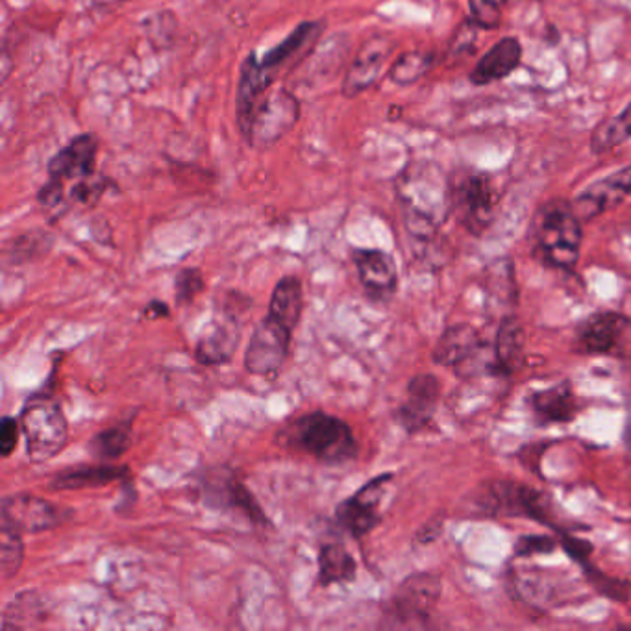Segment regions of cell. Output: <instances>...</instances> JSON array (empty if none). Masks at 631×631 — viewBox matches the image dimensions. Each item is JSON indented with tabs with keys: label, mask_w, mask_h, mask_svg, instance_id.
I'll use <instances>...</instances> for the list:
<instances>
[{
	"label": "cell",
	"mask_w": 631,
	"mask_h": 631,
	"mask_svg": "<svg viewBox=\"0 0 631 631\" xmlns=\"http://www.w3.org/2000/svg\"><path fill=\"white\" fill-rule=\"evenodd\" d=\"M406 230L417 241H430L452 212L451 180L428 165H412L399 176Z\"/></svg>",
	"instance_id": "1"
},
{
	"label": "cell",
	"mask_w": 631,
	"mask_h": 631,
	"mask_svg": "<svg viewBox=\"0 0 631 631\" xmlns=\"http://www.w3.org/2000/svg\"><path fill=\"white\" fill-rule=\"evenodd\" d=\"M276 441L289 451L304 452L326 465H344L357 457L351 426L336 415L312 412L283 426Z\"/></svg>",
	"instance_id": "2"
},
{
	"label": "cell",
	"mask_w": 631,
	"mask_h": 631,
	"mask_svg": "<svg viewBox=\"0 0 631 631\" xmlns=\"http://www.w3.org/2000/svg\"><path fill=\"white\" fill-rule=\"evenodd\" d=\"M581 225L572 202L551 201L539 207L531 226L539 257L554 269L575 270L583 243Z\"/></svg>",
	"instance_id": "3"
},
{
	"label": "cell",
	"mask_w": 631,
	"mask_h": 631,
	"mask_svg": "<svg viewBox=\"0 0 631 631\" xmlns=\"http://www.w3.org/2000/svg\"><path fill=\"white\" fill-rule=\"evenodd\" d=\"M99 154V139L93 134H81L49 162V181L39 189L38 201L47 212H56L65 204V188L91 180Z\"/></svg>",
	"instance_id": "4"
},
{
	"label": "cell",
	"mask_w": 631,
	"mask_h": 631,
	"mask_svg": "<svg viewBox=\"0 0 631 631\" xmlns=\"http://www.w3.org/2000/svg\"><path fill=\"white\" fill-rule=\"evenodd\" d=\"M501 199L499 184L488 173L465 171L451 180L452 213L472 236H483L491 228Z\"/></svg>",
	"instance_id": "5"
},
{
	"label": "cell",
	"mask_w": 631,
	"mask_h": 631,
	"mask_svg": "<svg viewBox=\"0 0 631 631\" xmlns=\"http://www.w3.org/2000/svg\"><path fill=\"white\" fill-rule=\"evenodd\" d=\"M21 431L26 439V456L34 463L56 457L70 438L62 407L49 399L28 402L21 412Z\"/></svg>",
	"instance_id": "6"
},
{
	"label": "cell",
	"mask_w": 631,
	"mask_h": 631,
	"mask_svg": "<svg viewBox=\"0 0 631 631\" xmlns=\"http://www.w3.org/2000/svg\"><path fill=\"white\" fill-rule=\"evenodd\" d=\"M441 578L431 572H417L402 581L389 601L388 619L391 626L425 628L430 624L433 609L441 598Z\"/></svg>",
	"instance_id": "7"
},
{
	"label": "cell",
	"mask_w": 631,
	"mask_h": 631,
	"mask_svg": "<svg viewBox=\"0 0 631 631\" xmlns=\"http://www.w3.org/2000/svg\"><path fill=\"white\" fill-rule=\"evenodd\" d=\"M301 117V104L291 91L270 89L257 108L251 126L244 134L247 141L257 151H267L275 147L286 134L293 130V126Z\"/></svg>",
	"instance_id": "8"
},
{
	"label": "cell",
	"mask_w": 631,
	"mask_h": 631,
	"mask_svg": "<svg viewBox=\"0 0 631 631\" xmlns=\"http://www.w3.org/2000/svg\"><path fill=\"white\" fill-rule=\"evenodd\" d=\"M480 491L478 504L481 512L551 522V502L538 489L517 481H496Z\"/></svg>",
	"instance_id": "9"
},
{
	"label": "cell",
	"mask_w": 631,
	"mask_h": 631,
	"mask_svg": "<svg viewBox=\"0 0 631 631\" xmlns=\"http://www.w3.org/2000/svg\"><path fill=\"white\" fill-rule=\"evenodd\" d=\"M393 475H380L367 481L356 493L336 507V520L352 538L362 539L381 522V502Z\"/></svg>",
	"instance_id": "10"
},
{
	"label": "cell",
	"mask_w": 631,
	"mask_h": 631,
	"mask_svg": "<svg viewBox=\"0 0 631 631\" xmlns=\"http://www.w3.org/2000/svg\"><path fill=\"white\" fill-rule=\"evenodd\" d=\"M293 331L281 326L270 315L263 317L254 328L249 349L244 352V367L256 376H276L288 359Z\"/></svg>",
	"instance_id": "11"
},
{
	"label": "cell",
	"mask_w": 631,
	"mask_h": 631,
	"mask_svg": "<svg viewBox=\"0 0 631 631\" xmlns=\"http://www.w3.org/2000/svg\"><path fill=\"white\" fill-rule=\"evenodd\" d=\"M65 513L34 494H12L0 504V525L20 533H41L62 525Z\"/></svg>",
	"instance_id": "12"
},
{
	"label": "cell",
	"mask_w": 631,
	"mask_h": 631,
	"mask_svg": "<svg viewBox=\"0 0 631 631\" xmlns=\"http://www.w3.org/2000/svg\"><path fill=\"white\" fill-rule=\"evenodd\" d=\"M630 199L631 165H626L622 169L615 171L611 175L604 176L583 189L572 201V207L581 223H589L604 213L617 210L620 204H624Z\"/></svg>",
	"instance_id": "13"
},
{
	"label": "cell",
	"mask_w": 631,
	"mask_h": 631,
	"mask_svg": "<svg viewBox=\"0 0 631 631\" xmlns=\"http://www.w3.org/2000/svg\"><path fill=\"white\" fill-rule=\"evenodd\" d=\"M441 401V381L438 376L417 375L407 383L406 401L402 402L394 419L407 431L419 433L430 425Z\"/></svg>",
	"instance_id": "14"
},
{
	"label": "cell",
	"mask_w": 631,
	"mask_h": 631,
	"mask_svg": "<svg viewBox=\"0 0 631 631\" xmlns=\"http://www.w3.org/2000/svg\"><path fill=\"white\" fill-rule=\"evenodd\" d=\"M393 52V41L388 36H373L359 47L351 70L344 76V97H357L380 78L381 71L386 67L389 56Z\"/></svg>",
	"instance_id": "15"
},
{
	"label": "cell",
	"mask_w": 631,
	"mask_h": 631,
	"mask_svg": "<svg viewBox=\"0 0 631 631\" xmlns=\"http://www.w3.org/2000/svg\"><path fill=\"white\" fill-rule=\"evenodd\" d=\"M354 265L363 288L375 301L388 302L396 293L399 269L391 254L378 249H357Z\"/></svg>",
	"instance_id": "16"
},
{
	"label": "cell",
	"mask_w": 631,
	"mask_h": 631,
	"mask_svg": "<svg viewBox=\"0 0 631 631\" xmlns=\"http://www.w3.org/2000/svg\"><path fill=\"white\" fill-rule=\"evenodd\" d=\"M239 344V315L220 310L219 315L202 330L194 346V357L202 365H225Z\"/></svg>",
	"instance_id": "17"
},
{
	"label": "cell",
	"mask_w": 631,
	"mask_h": 631,
	"mask_svg": "<svg viewBox=\"0 0 631 631\" xmlns=\"http://www.w3.org/2000/svg\"><path fill=\"white\" fill-rule=\"evenodd\" d=\"M273 84L275 80H270L269 75L263 71L256 52H251L244 58L241 71H239L238 94H236V119L243 136L249 130L252 117L263 99L273 89Z\"/></svg>",
	"instance_id": "18"
},
{
	"label": "cell",
	"mask_w": 631,
	"mask_h": 631,
	"mask_svg": "<svg viewBox=\"0 0 631 631\" xmlns=\"http://www.w3.org/2000/svg\"><path fill=\"white\" fill-rule=\"evenodd\" d=\"M630 319L619 312H596L581 320L576 341L588 354H609L619 344Z\"/></svg>",
	"instance_id": "19"
},
{
	"label": "cell",
	"mask_w": 631,
	"mask_h": 631,
	"mask_svg": "<svg viewBox=\"0 0 631 631\" xmlns=\"http://www.w3.org/2000/svg\"><path fill=\"white\" fill-rule=\"evenodd\" d=\"M528 406L539 426L569 425L580 412L570 381L531 393Z\"/></svg>",
	"instance_id": "20"
},
{
	"label": "cell",
	"mask_w": 631,
	"mask_h": 631,
	"mask_svg": "<svg viewBox=\"0 0 631 631\" xmlns=\"http://www.w3.org/2000/svg\"><path fill=\"white\" fill-rule=\"evenodd\" d=\"M481 352L480 331L467 323L452 325L443 331L433 349V362L441 367H467Z\"/></svg>",
	"instance_id": "21"
},
{
	"label": "cell",
	"mask_w": 631,
	"mask_h": 631,
	"mask_svg": "<svg viewBox=\"0 0 631 631\" xmlns=\"http://www.w3.org/2000/svg\"><path fill=\"white\" fill-rule=\"evenodd\" d=\"M522 60V45L517 38H504L494 43L475 70L470 71L469 80L475 86H489L494 81L506 80L507 76L517 71Z\"/></svg>",
	"instance_id": "22"
},
{
	"label": "cell",
	"mask_w": 631,
	"mask_h": 631,
	"mask_svg": "<svg viewBox=\"0 0 631 631\" xmlns=\"http://www.w3.org/2000/svg\"><path fill=\"white\" fill-rule=\"evenodd\" d=\"M525 330L517 317L507 315L501 320L496 339H494V373L496 375H515L525 363Z\"/></svg>",
	"instance_id": "23"
},
{
	"label": "cell",
	"mask_w": 631,
	"mask_h": 631,
	"mask_svg": "<svg viewBox=\"0 0 631 631\" xmlns=\"http://www.w3.org/2000/svg\"><path fill=\"white\" fill-rule=\"evenodd\" d=\"M126 467L115 465H78L58 472L51 480L52 491H78V489L102 488L112 481L128 478Z\"/></svg>",
	"instance_id": "24"
},
{
	"label": "cell",
	"mask_w": 631,
	"mask_h": 631,
	"mask_svg": "<svg viewBox=\"0 0 631 631\" xmlns=\"http://www.w3.org/2000/svg\"><path fill=\"white\" fill-rule=\"evenodd\" d=\"M320 31H323V23L320 21L302 23L280 45H276L273 51L267 52L260 62H262L263 71L269 75L270 80L276 81V78L280 76L281 67L288 65L289 62H293L296 54L304 47L312 45L315 39L319 38Z\"/></svg>",
	"instance_id": "25"
},
{
	"label": "cell",
	"mask_w": 631,
	"mask_h": 631,
	"mask_svg": "<svg viewBox=\"0 0 631 631\" xmlns=\"http://www.w3.org/2000/svg\"><path fill=\"white\" fill-rule=\"evenodd\" d=\"M302 307H304V293H302L301 278L299 276L281 278L270 296L267 315L293 331L301 320Z\"/></svg>",
	"instance_id": "26"
},
{
	"label": "cell",
	"mask_w": 631,
	"mask_h": 631,
	"mask_svg": "<svg viewBox=\"0 0 631 631\" xmlns=\"http://www.w3.org/2000/svg\"><path fill=\"white\" fill-rule=\"evenodd\" d=\"M357 563L343 543H325L319 551V581L323 588L356 580Z\"/></svg>",
	"instance_id": "27"
},
{
	"label": "cell",
	"mask_w": 631,
	"mask_h": 631,
	"mask_svg": "<svg viewBox=\"0 0 631 631\" xmlns=\"http://www.w3.org/2000/svg\"><path fill=\"white\" fill-rule=\"evenodd\" d=\"M631 139V102L611 119L604 121L596 126L591 136V151L593 154H606Z\"/></svg>",
	"instance_id": "28"
},
{
	"label": "cell",
	"mask_w": 631,
	"mask_h": 631,
	"mask_svg": "<svg viewBox=\"0 0 631 631\" xmlns=\"http://www.w3.org/2000/svg\"><path fill=\"white\" fill-rule=\"evenodd\" d=\"M433 67V54L426 51L404 52L389 70V80L396 86H412Z\"/></svg>",
	"instance_id": "29"
},
{
	"label": "cell",
	"mask_w": 631,
	"mask_h": 631,
	"mask_svg": "<svg viewBox=\"0 0 631 631\" xmlns=\"http://www.w3.org/2000/svg\"><path fill=\"white\" fill-rule=\"evenodd\" d=\"M131 444V426L117 425L94 436L89 449L99 459H117L128 452Z\"/></svg>",
	"instance_id": "30"
},
{
	"label": "cell",
	"mask_w": 631,
	"mask_h": 631,
	"mask_svg": "<svg viewBox=\"0 0 631 631\" xmlns=\"http://www.w3.org/2000/svg\"><path fill=\"white\" fill-rule=\"evenodd\" d=\"M23 533L0 525V570L4 578L17 575L25 559V544L21 539Z\"/></svg>",
	"instance_id": "31"
},
{
	"label": "cell",
	"mask_w": 631,
	"mask_h": 631,
	"mask_svg": "<svg viewBox=\"0 0 631 631\" xmlns=\"http://www.w3.org/2000/svg\"><path fill=\"white\" fill-rule=\"evenodd\" d=\"M225 504L226 506L234 507V509L243 512L244 515H247L252 522H256V525H269V520L265 517V513L262 512V507H260L256 499H254V494H252L249 489L244 488L241 481L236 480V478L228 480V485H226Z\"/></svg>",
	"instance_id": "32"
},
{
	"label": "cell",
	"mask_w": 631,
	"mask_h": 631,
	"mask_svg": "<svg viewBox=\"0 0 631 631\" xmlns=\"http://www.w3.org/2000/svg\"><path fill=\"white\" fill-rule=\"evenodd\" d=\"M520 2L522 0H469L470 20L483 30H493L501 26L506 10Z\"/></svg>",
	"instance_id": "33"
},
{
	"label": "cell",
	"mask_w": 631,
	"mask_h": 631,
	"mask_svg": "<svg viewBox=\"0 0 631 631\" xmlns=\"http://www.w3.org/2000/svg\"><path fill=\"white\" fill-rule=\"evenodd\" d=\"M206 289V280H204V275L201 270L193 269V267H188V269H181L178 275H176L175 280V299L178 306H189L191 302L197 301Z\"/></svg>",
	"instance_id": "34"
},
{
	"label": "cell",
	"mask_w": 631,
	"mask_h": 631,
	"mask_svg": "<svg viewBox=\"0 0 631 631\" xmlns=\"http://www.w3.org/2000/svg\"><path fill=\"white\" fill-rule=\"evenodd\" d=\"M583 570L588 575V580L596 591H601L604 596H609L613 601L624 602L628 601L630 594V585L626 581L617 580V578H609L601 570L594 569L591 563L583 565Z\"/></svg>",
	"instance_id": "35"
},
{
	"label": "cell",
	"mask_w": 631,
	"mask_h": 631,
	"mask_svg": "<svg viewBox=\"0 0 631 631\" xmlns=\"http://www.w3.org/2000/svg\"><path fill=\"white\" fill-rule=\"evenodd\" d=\"M557 546H559V541L551 535H526L515 544V554L520 557L539 556V554H551Z\"/></svg>",
	"instance_id": "36"
},
{
	"label": "cell",
	"mask_w": 631,
	"mask_h": 631,
	"mask_svg": "<svg viewBox=\"0 0 631 631\" xmlns=\"http://www.w3.org/2000/svg\"><path fill=\"white\" fill-rule=\"evenodd\" d=\"M21 422L13 417H4L0 425V454L4 457L12 456V452L20 441Z\"/></svg>",
	"instance_id": "37"
},
{
	"label": "cell",
	"mask_w": 631,
	"mask_h": 631,
	"mask_svg": "<svg viewBox=\"0 0 631 631\" xmlns=\"http://www.w3.org/2000/svg\"><path fill=\"white\" fill-rule=\"evenodd\" d=\"M559 544H561L563 551L567 552L576 563H580L581 567L588 565L589 554L593 552V546H591L588 541H581V539H576L572 538V535H567V533H561Z\"/></svg>",
	"instance_id": "38"
},
{
	"label": "cell",
	"mask_w": 631,
	"mask_h": 631,
	"mask_svg": "<svg viewBox=\"0 0 631 631\" xmlns=\"http://www.w3.org/2000/svg\"><path fill=\"white\" fill-rule=\"evenodd\" d=\"M441 531H443V520L436 517L420 528L419 533L415 535V543L430 544L431 541H436L441 535Z\"/></svg>",
	"instance_id": "39"
},
{
	"label": "cell",
	"mask_w": 631,
	"mask_h": 631,
	"mask_svg": "<svg viewBox=\"0 0 631 631\" xmlns=\"http://www.w3.org/2000/svg\"><path fill=\"white\" fill-rule=\"evenodd\" d=\"M169 306L162 301H152L144 307L143 315L149 319H160V317H169Z\"/></svg>",
	"instance_id": "40"
},
{
	"label": "cell",
	"mask_w": 631,
	"mask_h": 631,
	"mask_svg": "<svg viewBox=\"0 0 631 631\" xmlns=\"http://www.w3.org/2000/svg\"><path fill=\"white\" fill-rule=\"evenodd\" d=\"M475 39L476 31H465L463 28H459V30H457L456 38H454V41H452V51H465L469 45L475 43Z\"/></svg>",
	"instance_id": "41"
},
{
	"label": "cell",
	"mask_w": 631,
	"mask_h": 631,
	"mask_svg": "<svg viewBox=\"0 0 631 631\" xmlns=\"http://www.w3.org/2000/svg\"><path fill=\"white\" fill-rule=\"evenodd\" d=\"M97 4H117V2H126V0H94Z\"/></svg>",
	"instance_id": "42"
},
{
	"label": "cell",
	"mask_w": 631,
	"mask_h": 631,
	"mask_svg": "<svg viewBox=\"0 0 631 631\" xmlns=\"http://www.w3.org/2000/svg\"><path fill=\"white\" fill-rule=\"evenodd\" d=\"M626 441H628V444H630L631 446V417L630 420H628V431H626Z\"/></svg>",
	"instance_id": "43"
}]
</instances>
